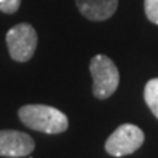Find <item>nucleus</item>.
Masks as SVG:
<instances>
[{
    "label": "nucleus",
    "instance_id": "obj_9",
    "mask_svg": "<svg viewBox=\"0 0 158 158\" xmlns=\"http://www.w3.org/2000/svg\"><path fill=\"white\" fill-rule=\"evenodd\" d=\"M21 6V0H0V12L15 13Z\"/></svg>",
    "mask_w": 158,
    "mask_h": 158
},
{
    "label": "nucleus",
    "instance_id": "obj_5",
    "mask_svg": "<svg viewBox=\"0 0 158 158\" xmlns=\"http://www.w3.org/2000/svg\"><path fill=\"white\" fill-rule=\"evenodd\" d=\"M35 142L29 135L19 130H0V155L19 158L34 151Z\"/></svg>",
    "mask_w": 158,
    "mask_h": 158
},
{
    "label": "nucleus",
    "instance_id": "obj_7",
    "mask_svg": "<svg viewBox=\"0 0 158 158\" xmlns=\"http://www.w3.org/2000/svg\"><path fill=\"white\" fill-rule=\"evenodd\" d=\"M143 97H145V101H147L149 110L158 118V78H154L147 82Z\"/></svg>",
    "mask_w": 158,
    "mask_h": 158
},
{
    "label": "nucleus",
    "instance_id": "obj_3",
    "mask_svg": "<svg viewBox=\"0 0 158 158\" xmlns=\"http://www.w3.org/2000/svg\"><path fill=\"white\" fill-rule=\"evenodd\" d=\"M38 37L29 23H18L6 34V44L9 54L15 62H28L34 56Z\"/></svg>",
    "mask_w": 158,
    "mask_h": 158
},
{
    "label": "nucleus",
    "instance_id": "obj_2",
    "mask_svg": "<svg viewBox=\"0 0 158 158\" xmlns=\"http://www.w3.org/2000/svg\"><path fill=\"white\" fill-rule=\"evenodd\" d=\"M92 75V92L98 100H106L116 92L120 81V75L111 59L104 54H97L89 64Z\"/></svg>",
    "mask_w": 158,
    "mask_h": 158
},
{
    "label": "nucleus",
    "instance_id": "obj_6",
    "mask_svg": "<svg viewBox=\"0 0 158 158\" xmlns=\"http://www.w3.org/2000/svg\"><path fill=\"white\" fill-rule=\"evenodd\" d=\"M79 12L89 21H106L114 15L117 0H76Z\"/></svg>",
    "mask_w": 158,
    "mask_h": 158
},
{
    "label": "nucleus",
    "instance_id": "obj_8",
    "mask_svg": "<svg viewBox=\"0 0 158 158\" xmlns=\"http://www.w3.org/2000/svg\"><path fill=\"white\" fill-rule=\"evenodd\" d=\"M145 15L152 23L158 25V0H145Z\"/></svg>",
    "mask_w": 158,
    "mask_h": 158
},
{
    "label": "nucleus",
    "instance_id": "obj_1",
    "mask_svg": "<svg viewBox=\"0 0 158 158\" xmlns=\"http://www.w3.org/2000/svg\"><path fill=\"white\" fill-rule=\"evenodd\" d=\"M18 116L27 127L48 135L62 133L69 126L66 114L54 107L43 106V104L23 106L19 108Z\"/></svg>",
    "mask_w": 158,
    "mask_h": 158
},
{
    "label": "nucleus",
    "instance_id": "obj_4",
    "mask_svg": "<svg viewBox=\"0 0 158 158\" xmlns=\"http://www.w3.org/2000/svg\"><path fill=\"white\" fill-rule=\"evenodd\" d=\"M145 135L138 126L124 123L118 126L106 141V151L113 157H123L142 147Z\"/></svg>",
    "mask_w": 158,
    "mask_h": 158
}]
</instances>
